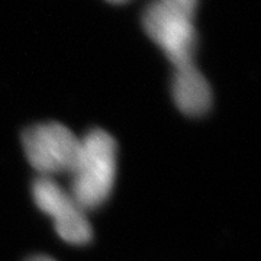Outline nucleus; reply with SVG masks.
I'll use <instances>...</instances> for the list:
<instances>
[{"label":"nucleus","instance_id":"1","mask_svg":"<svg viewBox=\"0 0 261 261\" xmlns=\"http://www.w3.org/2000/svg\"><path fill=\"white\" fill-rule=\"evenodd\" d=\"M116 142L106 130L93 129L80 138L68 192L86 211L100 206L111 195L116 176Z\"/></svg>","mask_w":261,"mask_h":261},{"label":"nucleus","instance_id":"2","mask_svg":"<svg viewBox=\"0 0 261 261\" xmlns=\"http://www.w3.org/2000/svg\"><path fill=\"white\" fill-rule=\"evenodd\" d=\"M199 0H154L142 16L148 37L159 45L174 68L195 64V15Z\"/></svg>","mask_w":261,"mask_h":261},{"label":"nucleus","instance_id":"3","mask_svg":"<svg viewBox=\"0 0 261 261\" xmlns=\"http://www.w3.org/2000/svg\"><path fill=\"white\" fill-rule=\"evenodd\" d=\"M22 145L29 164L42 177L71 173L80 151V138L63 123H38L23 132Z\"/></svg>","mask_w":261,"mask_h":261},{"label":"nucleus","instance_id":"4","mask_svg":"<svg viewBox=\"0 0 261 261\" xmlns=\"http://www.w3.org/2000/svg\"><path fill=\"white\" fill-rule=\"evenodd\" d=\"M32 196L38 207L53 218L61 240L73 245L90 243L93 229L86 215L87 211L54 178L39 176L32 185Z\"/></svg>","mask_w":261,"mask_h":261},{"label":"nucleus","instance_id":"5","mask_svg":"<svg viewBox=\"0 0 261 261\" xmlns=\"http://www.w3.org/2000/svg\"><path fill=\"white\" fill-rule=\"evenodd\" d=\"M171 92L177 108L187 116H200L212 105L211 86L195 64L174 68Z\"/></svg>","mask_w":261,"mask_h":261},{"label":"nucleus","instance_id":"6","mask_svg":"<svg viewBox=\"0 0 261 261\" xmlns=\"http://www.w3.org/2000/svg\"><path fill=\"white\" fill-rule=\"evenodd\" d=\"M27 261H56L54 258H51V257H48V255H34V257H31Z\"/></svg>","mask_w":261,"mask_h":261},{"label":"nucleus","instance_id":"7","mask_svg":"<svg viewBox=\"0 0 261 261\" xmlns=\"http://www.w3.org/2000/svg\"><path fill=\"white\" fill-rule=\"evenodd\" d=\"M106 2H111V3H125V2H128V0H106Z\"/></svg>","mask_w":261,"mask_h":261}]
</instances>
